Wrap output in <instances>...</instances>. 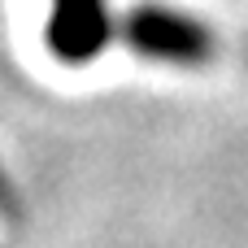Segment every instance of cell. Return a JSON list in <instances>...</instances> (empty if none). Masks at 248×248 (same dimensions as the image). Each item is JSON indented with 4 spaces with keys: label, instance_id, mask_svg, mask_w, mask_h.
I'll return each instance as SVG.
<instances>
[{
    "label": "cell",
    "instance_id": "obj_2",
    "mask_svg": "<svg viewBox=\"0 0 248 248\" xmlns=\"http://www.w3.org/2000/svg\"><path fill=\"white\" fill-rule=\"evenodd\" d=\"M131 39L140 52H153V57H192L205 44V35L187 17L166 13V9H140L131 17Z\"/></svg>",
    "mask_w": 248,
    "mask_h": 248
},
{
    "label": "cell",
    "instance_id": "obj_1",
    "mask_svg": "<svg viewBox=\"0 0 248 248\" xmlns=\"http://www.w3.org/2000/svg\"><path fill=\"white\" fill-rule=\"evenodd\" d=\"M105 39H109V13H105V0H52L48 44H52L61 57H70V61H87Z\"/></svg>",
    "mask_w": 248,
    "mask_h": 248
}]
</instances>
